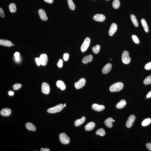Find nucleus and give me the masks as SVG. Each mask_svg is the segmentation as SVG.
I'll use <instances>...</instances> for the list:
<instances>
[{
	"label": "nucleus",
	"instance_id": "1",
	"mask_svg": "<svg viewBox=\"0 0 151 151\" xmlns=\"http://www.w3.org/2000/svg\"><path fill=\"white\" fill-rule=\"evenodd\" d=\"M124 87V85L121 82L114 83L110 86L109 90L112 92H119L122 90Z\"/></svg>",
	"mask_w": 151,
	"mask_h": 151
},
{
	"label": "nucleus",
	"instance_id": "2",
	"mask_svg": "<svg viewBox=\"0 0 151 151\" xmlns=\"http://www.w3.org/2000/svg\"><path fill=\"white\" fill-rule=\"evenodd\" d=\"M64 105L62 104H60L56 105L54 107L49 108L47 110V112L49 113H55L60 112L63 109Z\"/></svg>",
	"mask_w": 151,
	"mask_h": 151
},
{
	"label": "nucleus",
	"instance_id": "3",
	"mask_svg": "<svg viewBox=\"0 0 151 151\" xmlns=\"http://www.w3.org/2000/svg\"><path fill=\"white\" fill-rule=\"evenodd\" d=\"M59 140L61 143L64 144H68L70 141V139L65 132L61 133L59 136Z\"/></svg>",
	"mask_w": 151,
	"mask_h": 151
},
{
	"label": "nucleus",
	"instance_id": "4",
	"mask_svg": "<svg viewBox=\"0 0 151 151\" xmlns=\"http://www.w3.org/2000/svg\"><path fill=\"white\" fill-rule=\"evenodd\" d=\"M130 58L128 51L125 50L123 53L122 55V61L124 64H128L130 62Z\"/></svg>",
	"mask_w": 151,
	"mask_h": 151
},
{
	"label": "nucleus",
	"instance_id": "5",
	"mask_svg": "<svg viewBox=\"0 0 151 151\" xmlns=\"http://www.w3.org/2000/svg\"><path fill=\"white\" fill-rule=\"evenodd\" d=\"M90 38L86 37L81 47V50L82 52H84L87 50L90 45Z\"/></svg>",
	"mask_w": 151,
	"mask_h": 151
},
{
	"label": "nucleus",
	"instance_id": "6",
	"mask_svg": "<svg viewBox=\"0 0 151 151\" xmlns=\"http://www.w3.org/2000/svg\"><path fill=\"white\" fill-rule=\"evenodd\" d=\"M86 82L85 79V78H81L78 81L75 83V87L77 89H81L85 85Z\"/></svg>",
	"mask_w": 151,
	"mask_h": 151
},
{
	"label": "nucleus",
	"instance_id": "7",
	"mask_svg": "<svg viewBox=\"0 0 151 151\" xmlns=\"http://www.w3.org/2000/svg\"><path fill=\"white\" fill-rule=\"evenodd\" d=\"M42 91L45 94H48L50 92V88L49 85L46 82H43L42 85Z\"/></svg>",
	"mask_w": 151,
	"mask_h": 151
},
{
	"label": "nucleus",
	"instance_id": "8",
	"mask_svg": "<svg viewBox=\"0 0 151 151\" xmlns=\"http://www.w3.org/2000/svg\"><path fill=\"white\" fill-rule=\"evenodd\" d=\"M136 116L134 115L130 116L126 123V125L128 128H130L133 125L136 119Z\"/></svg>",
	"mask_w": 151,
	"mask_h": 151
},
{
	"label": "nucleus",
	"instance_id": "9",
	"mask_svg": "<svg viewBox=\"0 0 151 151\" xmlns=\"http://www.w3.org/2000/svg\"><path fill=\"white\" fill-rule=\"evenodd\" d=\"M41 65L43 66H45L47 64L48 58L47 55L45 54H42L39 57Z\"/></svg>",
	"mask_w": 151,
	"mask_h": 151
},
{
	"label": "nucleus",
	"instance_id": "10",
	"mask_svg": "<svg viewBox=\"0 0 151 151\" xmlns=\"http://www.w3.org/2000/svg\"><path fill=\"white\" fill-rule=\"evenodd\" d=\"M117 29V26L116 24L113 23L110 27L109 31V34L110 36L113 35L116 31Z\"/></svg>",
	"mask_w": 151,
	"mask_h": 151
},
{
	"label": "nucleus",
	"instance_id": "11",
	"mask_svg": "<svg viewBox=\"0 0 151 151\" xmlns=\"http://www.w3.org/2000/svg\"><path fill=\"white\" fill-rule=\"evenodd\" d=\"M93 19L97 21L102 22L105 20V16L103 14H96L93 17Z\"/></svg>",
	"mask_w": 151,
	"mask_h": 151
},
{
	"label": "nucleus",
	"instance_id": "12",
	"mask_svg": "<svg viewBox=\"0 0 151 151\" xmlns=\"http://www.w3.org/2000/svg\"><path fill=\"white\" fill-rule=\"evenodd\" d=\"M12 111L9 108H6L2 109L0 111V114L3 116H8L11 115Z\"/></svg>",
	"mask_w": 151,
	"mask_h": 151
},
{
	"label": "nucleus",
	"instance_id": "13",
	"mask_svg": "<svg viewBox=\"0 0 151 151\" xmlns=\"http://www.w3.org/2000/svg\"><path fill=\"white\" fill-rule=\"evenodd\" d=\"M38 13L40 16V18L44 21H46L48 19V17L46 15V12L44 10L41 9L39 10Z\"/></svg>",
	"mask_w": 151,
	"mask_h": 151
},
{
	"label": "nucleus",
	"instance_id": "14",
	"mask_svg": "<svg viewBox=\"0 0 151 151\" xmlns=\"http://www.w3.org/2000/svg\"><path fill=\"white\" fill-rule=\"evenodd\" d=\"M92 109L94 110L100 112L103 111L105 109V106L102 105H99L96 104H94L92 105Z\"/></svg>",
	"mask_w": 151,
	"mask_h": 151
},
{
	"label": "nucleus",
	"instance_id": "15",
	"mask_svg": "<svg viewBox=\"0 0 151 151\" xmlns=\"http://www.w3.org/2000/svg\"><path fill=\"white\" fill-rule=\"evenodd\" d=\"M13 44L9 40L3 39L0 40V45L2 46L10 47L12 46Z\"/></svg>",
	"mask_w": 151,
	"mask_h": 151
},
{
	"label": "nucleus",
	"instance_id": "16",
	"mask_svg": "<svg viewBox=\"0 0 151 151\" xmlns=\"http://www.w3.org/2000/svg\"><path fill=\"white\" fill-rule=\"evenodd\" d=\"M112 66L111 63H108L105 65L102 69V72L104 74H107L110 71Z\"/></svg>",
	"mask_w": 151,
	"mask_h": 151
},
{
	"label": "nucleus",
	"instance_id": "17",
	"mask_svg": "<svg viewBox=\"0 0 151 151\" xmlns=\"http://www.w3.org/2000/svg\"><path fill=\"white\" fill-rule=\"evenodd\" d=\"M56 84L57 87L62 90H65L66 87L65 83L63 81L61 80H58V81L56 82Z\"/></svg>",
	"mask_w": 151,
	"mask_h": 151
},
{
	"label": "nucleus",
	"instance_id": "18",
	"mask_svg": "<svg viewBox=\"0 0 151 151\" xmlns=\"http://www.w3.org/2000/svg\"><path fill=\"white\" fill-rule=\"evenodd\" d=\"M93 58V56L92 55L86 56L83 58L82 60V62L83 64H86L91 62Z\"/></svg>",
	"mask_w": 151,
	"mask_h": 151
},
{
	"label": "nucleus",
	"instance_id": "19",
	"mask_svg": "<svg viewBox=\"0 0 151 151\" xmlns=\"http://www.w3.org/2000/svg\"><path fill=\"white\" fill-rule=\"evenodd\" d=\"M95 127V124L94 123L91 122H89L85 126V128L86 131H91Z\"/></svg>",
	"mask_w": 151,
	"mask_h": 151
},
{
	"label": "nucleus",
	"instance_id": "20",
	"mask_svg": "<svg viewBox=\"0 0 151 151\" xmlns=\"http://www.w3.org/2000/svg\"><path fill=\"white\" fill-rule=\"evenodd\" d=\"M85 117L83 116L81 119L76 120L74 122V125L76 127H78L83 124L85 122Z\"/></svg>",
	"mask_w": 151,
	"mask_h": 151
},
{
	"label": "nucleus",
	"instance_id": "21",
	"mask_svg": "<svg viewBox=\"0 0 151 151\" xmlns=\"http://www.w3.org/2000/svg\"><path fill=\"white\" fill-rule=\"evenodd\" d=\"M25 126L27 130L30 131H35L36 130V128L34 124L28 122L26 123Z\"/></svg>",
	"mask_w": 151,
	"mask_h": 151
},
{
	"label": "nucleus",
	"instance_id": "22",
	"mask_svg": "<svg viewBox=\"0 0 151 151\" xmlns=\"http://www.w3.org/2000/svg\"><path fill=\"white\" fill-rule=\"evenodd\" d=\"M113 119L111 118H107L105 121V124L106 126L109 128H111L112 127V122Z\"/></svg>",
	"mask_w": 151,
	"mask_h": 151
},
{
	"label": "nucleus",
	"instance_id": "23",
	"mask_svg": "<svg viewBox=\"0 0 151 151\" xmlns=\"http://www.w3.org/2000/svg\"><path fill=\"white\" fill-rule=\"evenodd\" d=\"M126 105V102L124 100H122L117 104L116 107L117 109H121L124 108Z\"/></svg>",
	"mask_w": 151,
	"mask_h": 151
},
{
	"label": "nucleus",
	"instance_id": "24",
	"mask_svg": "<svg viewBox=\"0 0 151 151\" xmlns=\"http://www.w3.org/2000/svg\"><path fill=\"white\" fill-rule=\"evenodd\" d=\"M141 23L142 26L144 28L145 31L147 33L149 31V29L146 20L144 19H142L141 20Z\"/></svg>",
	"mask_w": 151,
	"mask_h": 151
},
{
	"label": "nucleus",
	"instance_id": "25",
	"mask_svg": "<svg viewBox=\"0 0 151 151\" xmlns=\"http://www.w3.org/2000/svg\"><path fill=\"white\" fill-rule=\"evenodd\" d=\"M130 18H131L132 22L134 25L136 27H138L139 26L138 22L135 16L134 15L131 14L130 15Z\"/></svg>",
	"mask_w": 151,
	"mask_h": 151
},
{
	"label": "nucleus",
	"instance_id": "26",
	"mask_svg": "<svg viewBox=\"0 0 151 151\" xmlns=\"http://www.w3.org/2000/svg\"><path fill=\"white\" fill-rule=\"evenodd\" d=\"M10 11L12 13H14L17 11V8L16 5L14 3L10 4L9 6Z\"/></svg>",
	"mask_w": 151,
	"mask_h": 151
},
{
	"label": "nucleus",
	"instance_id": "27",
	"mask_svg": "<svg viewBox=\"0 0 151 151\" xmlns=\"http://www.w3.org/2000/svg\"><path fill=\"white\" fill-rule=\"evenodd\" d=\"M67 3L70 9L74 11L75 9V6L72 0H67Z\"/></svg>",
	"mask_w": 151,
	"mask_h": 151
},
{
	"label": "nucleus",
	"instance_id": "28",
	"mask_svg": "<svg viewBox=\"0 0 151 151\" xmlns=\"http://www.w3.org/2000/svg\"><path fill=\"white\" fill-rule=\"evenodd\" d=\"M120 5V2L119 0H114L112 3L113 7L116 9L119 8Z\"/></svg>",
	"mask_w": 151,
	"mask_h": 151
},
{
	"label": "nucleus",
	"instance_id": "29",
	"mask_svg": "<svg viewBox=\"0 0 151 151\" xmlns=\"http://www.w3.org/2000/svg\"><path fill=\"white\" fill-rule=\"evenodd\" d=\"M96 133L97 135L101 136H104L105 134V130L103 128H100L99 130H97Z\"/></svg>",
	"mask_w": 151,
	"mask_h": 151
},
{
	"label": "nucleus",
	"instance_id": "30",
	"mask_svg": "<svg viewBox=\"0 0 151 151\" xmlns=\"http://www.w3.org/2000/svg\"><path fill=\"white\" fill-rule=\"evenodd\" d=\"M101 47L100 45H97L94 46L92 48V50L95 54H97L99 53Z\"/></svg>",
	"mask_w": 151,
	"mask_h": 151
},
{
	"label": "nucleus",
	"instance_id": "31",
	"mask_svg": "<svg viewBox=\"0 0 151 151\" xmlns=\"http://www.w3.org/2000/svg\"><path fill=\"white\" fill-rule=\"evenodd\" d=\"M151 122V119L150 118H146L143 120L142 123V125L143 127L149 125Z\"/></svg>",
	"mask_w": 151,
	"mask_h": 151
},
{
	"label": "nucleus",
	"instance_id": "32",
	"mask_svg": "<svg viewBox=\"0 0 151 151\" xmlns=\"http://www.w3.org/2000/svg\"><path fill=\"white\" fill-rule=\"evenodd\" d=\"M143 83L145 85L151 84V75L145 78L143 81Z\"/></svg>",
	"mask_w": 151,
	"mask_h": 151
},
{
	"label": "nucleus",
	"instance_id": "33",
	"mask_svg": "<svg viewBox=\"0 0 151 151\" xmlns=\"http://www.w3.org/2000/svg\"><path fill=\"white\" fill-rule=\"evenodd\" d=\"M22 87V85L20 83H16L13 85V88L15 90H18Z\"/></svg>",
	"mask_w": 151,
	"mask_h": 151
},
{
	"label": "nucleus",
	"instance_id": "34",
	"mask_svg": "<svg viewBox=\"0 0 151 151\" xmlns=\"http://www.w3.org/2000/svg\"><path fill=\"white\" fill-rule=\"evenodd\" d=\"M132 38L134 42L136 44H138L139 43V41L138 38L135 35H133Z\"/></svg>",
	"mask_w": 151,
	"mask_h": 151
},
{
	"label": "nucleus",
	"instance_id": "35",
	"mask_svg": "<svg viewBox=\"0 0 151 151\" xmlns=\"http://www.w3.org/2000/svg\"><path fill=\"white\" fill-rule=\"evenodd\" d=\"M69 58V54L67 53H65L64 54L63 56V59L65 61L68 60Z\"/></svg>",
	"mask_w": 151,
	"mask_h": 151
},
{
	"label": "nucleus",
	"instance_id": "36",
	"mask_svg": "<svg viewBox=\"0 0 151 151\" xmlns=\"http://www.w3.org/2000/svg\"><path fill=\"white\" fill-rule=\"evenodd\" d=\"M144 68L147 70H151V62H149L145 65Z\"/></svg>",
	"mask_w": 151,
	"mask_h": 151
},
{
	"label": "nucleus",
	"instance_id": "37",
	"mask_svg": "<svg viewBox=\"0 0 151 151\" xmlns=\"http://www.w3.org/2000/svg\"><path fill=\"white\" fill-rule=\"evenodd\" d=\"M63 61L61 59H60L58 61V63H57V66L59 68H61L63 66Z\"/></svg>",
	"mask_w": 151,
	"mask_h": 151
},
{
	"label": "nucleus",
	"instance_id": "38",
	"mask_svg": "<svg viewBox=\"0 0 151 151\" xmlns=\"http://www.w3.org/2000/svg\"><path fill=\"white\" fill-rule=\"evenodd\" d=\"M14 56L16 60L18 61L19 59L20 53L19 52H16L14 54Z\"/></svg>",
	"mask_w": 151,
	"mask_h": 151
},
{
	"label": "nucleus",
	"instance_id": "39",
	"mask_svg": "<svg viewBox=\"0 0 151 151\" xmlns=\"http://www.w3.org/2000/svg\"><path fill=\"white\" fill-rule=\"evenodd\" d=\"M35 62L36 63L38 66H40L41 63V61L39 59V58H35Z\"/></svg>",
	"mask_w": 151,
	"mask_h": 151
},
{
	"label": "nucleus",
	"instance_id": "40",
	"mask_svg": "<svg viewBox=\"0 0 151 151\" xmlns=\"http://www.w3.org/2000/svg\"><path fill=\"white\" fill-rule=\"evenodd\" d=\"M0 15L2 18H4L5 17V13L4 10L1 8H0Z\"/></svg>",
	"mask_w": 151,
	"mask_h": 151
},
{
	"label": "nucleus",
	"instance_id": "41",
	"mask_svg": "<svg viewBox=\"0 0 151 151\" xmlns=\"http://www.w3.org/2000/svg\"><path fill=\"white\" fill-rule=\"evenodd\" d=\"M146 145L148 150L149 151H151V143H146Z\"/></svg>",
	"mask_w": 151,
	"mask_h": 151
},
{
	"label": "nucleus",
	"instance_id": "42",
	"mask_svg": "<svg viewBox=\"0 0 151 151\" xmlns=\"http://www.w3.org/2000/svg\"><path fill=\"white\" fill-rule=\"evenodd\" d=\"M45 2L49 4H52L54 2V0H44Z\"/></svg>",
	"mask_w": 151,
	"mask_h": 151
},
{
	"label": "nucleus",
	"instance_id": "43",
	"mask_svg": "<svg viewBox=\"0 0 151 151\" xmlns=\"http://www.w3.org/2000/svg\"><path fill=\"white\" fill-rule=\"evenodd\" d=\"M40 151H50V149H49L48 148H42L40 149Z\"/></svg>",
	"mask_w": 151,
	"mask_h": 151
},
{
	"label": "nucleus",
	"instance_id": "44",
	"mask_svg": "<svg viewBox=\"0 0 151 151\" xmlns=\"http://www.w3.org/2000/svg\"><path fill=\"white\" fill-rule=\"evenodd\" d=\"M146 97L147 98H149L151 97V91L147 94L146 95Z\"/></svg>",
	"mask_w": 151,
	"mask_h": 151
},
{
	"label": "nucleus",
	"instance_id": "45",
	"mask_svg": "<svg viewBox=\"0 0 151 151\" xmlns=\"http://www.w3.org/2000/svg\"><path fill=\"white\" fill-rule=\"evenodd\" d=\"M8 95L10 96H12L14 94V92L12 91H9L8 92Z\"/></svg>",
	"mask_w": 151,
	"mask_h": 151
},
{
	"label": "nucleus",
	"instance_id": "46",
	"mask_svg": "<svg viewBox=\"0 0 151 151\" xmlns=\"http://www.w3.org/2000/svg\"><path fill=\"white\" fill-rule=\"evenodd\" d=\"M64 107H66V104H64Z\"/></svg>",
	"mask_w": 151,
	"mask_h": 151
},
{
	"label": "nucleus",
	"instance_id": "47",
	"mask_svg": "<svg viewBox=\"0 0 151 151\" xmlns=\"http://www.w3.org/2000/svg\"><path fill=\"white\" fill-rule=\"evenodd\" d=\"M13 46H14V44H13Z\"/></svg>",
	"mask_w": 151,
	"mask_h": 151
},
{
	"label": "nucleus",
	"instance_id": "48",
	"mask_svg": "<svg viewBox=\"0 0 151 151\" xmlns=\"http://www.w3.org/2000/svg\"><path fill=\"white\" fill-rule=\"evenodd\" d=\"M113 122H115V120H113Z\"/></svg>",
	"mask_w": 151,
	"mask_h": 151
},
{
	"label": "nucleus",
	"instance_id": "49",
	"mask_svg": "<svg viewBox=\"0 0 151 151\" xmlns=\"http://www.w3.org/2000/svg\"><path fill=\"white\" fill-rule=\"evenodd\" d=\"M107 0V1H109V0Z\"/></svg>",
	"mask_w": 151,
	"mask_h": 151
}]
</instances>
